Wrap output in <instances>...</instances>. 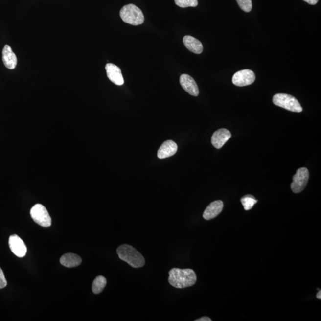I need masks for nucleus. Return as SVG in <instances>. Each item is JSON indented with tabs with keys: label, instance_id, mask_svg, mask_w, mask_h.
<instances>
[{
	"label": "nucleus",
	"instance_id": "nucleus-1",
	"mask_svg": "<svg viewBox=\"0 0 321 321\" xmlns=\"http://www.w3.org/2000/svg\"><path fill=\"white\" fill-rule=\"evenodd\" d=\"M196 275L192 269H180L174 268L169 271L168 282L177 289H184L196 283Z\"/></svg>",
	"mask_w": 321,
	"mask_h": 321
},
{
	"label": "nucleus",
	"instance_id": "nucleus-2",
	"mask_svg": "<svg viewBox=\"0 0 321 321\" xmlns=\"http://www.w3.org/2000/svg\"><path fill=\"white\" fill-rule=\"evenodd\" d=\"M117 253L119 258L133 268L142 267L145 264V258L142 254L131 245L124 244L119 246Z\"/></svg>",
	"mask_w": 321,
	"mask_h": 321
},
{
	"label": "nucleus",
	"instance_id": "nucleus-3",
	"mask_svg": "<svg viewBox=\"0 0 321 321\" xmlns=\"http://www.w3.org/2000/svg\"><path fill=\"white\" fill-rule=\"evenodd\" d=\"M120 16L123 22L133 26L140 25L145 20L142 10L132 4L124 5L120 10Z\"/></svg>",
	"mask_w": 321,
	"mask_h": 321
},
{
	"label": "nucleus",
	"instance_id": "nucleus-4",
	"mask_svg": "<svg viewBox=\"0 0 321 321\" xmlns=\"http://www.w3.org/2000/svg\"><path fill=\"white\" fill-rule=\"evenodd\" d=\"M273 103L276 106L290 111V112L300 113L302 112L299 102L294 96L286 93H277L273 96Z\"/></svg>",
	"mask_w": 321,
	"mask_h": 321
},
{
	"label": "nucleus",
	"instance_id": "nucleus-5",
	"mask_svg": "<svg viewBox=\"0 0 321 321\" xmlns=\"http://www.w3.org/2000/svg\"><path fill=\"white\" fill-rule=\"evenodd\" d=\"M30 216L35 222L44 228L51 226V218L48 211L43 205H35L30 209Z\"/></svg>",
	"mask_w": 321,
	"mask_h": 321
},
{
	"label": "nucleus",
	"instance_id": "nucleus-6",
	"mask_svg": "<svg viewBox=\"0 0 321 321\" xmlns=\"http://www.w3.org/2000/svg\"><path fill=\"white\" fill-rule=\"evenodd\" d=\"M309 179V173L305 167L300 168L293 178L291 189L295 193L302 192L307 186Z\"/></svg>",
	"mask_w": 321,
	"mask_h": 321
},
{
	"label": "nucleus",
	"instance_id": "nucleus-7",
	"mask_svg": "<svg viewBox=\"0 0 321 321\" xmlns=\"http://www.w3.org/2000/svg\"><path fill=\"white\" fill-rule=\"evenodd\" d=\"M255 74L249 69L237 71L232 76V84L237 87H245L252 84L255 81Z\"/></svg>",
	"mask_w": 321,
	"mask_h": 321
},
{
	"label": "nucleus",
	"instance_id": "nucleus-8",
	"mask_svg": "<svg viewBox=\"0 0 321 321\" xmlns=\"http://www.w3.org/2000/svg\"><path fill=\"white\" fill-rule=\"evenodd\" d=\"M9 244L11 251L19 258H23L27 253V247L25 243L18 235L13 234L10 236Z\"/></svg>",
	"mask_w": 321,
	"mask_h": 321
},
{
	"label": "nucleus",
	"instance_id": "nucleus-9",
	"mask_svg": "<svg viewBox=\"0 0 321 321\" xmlns=\"http://www.w3.org/2000/svg\"><path fill=\"white\" fill-rule=\"evenodd\" d=\"M107 77L113 84L118 86L124 84V79L121 69L112 63H108L106 66Z\"/></svg>",
	"mask_w": 321,
	"mask_h": 321
},
{
	"label": "nucleus",
	"instance_id": "nucleus-10",
	"mask_svg": "<svg viewBox=\"0 0 321 321\" xmlns=\"http://www.w3.org/2000/svg\"><path fill=\"white\" fill-rule=\"evenodd\" d=\"M180 83L184 91H186L190 95L197 96L199 95V91L195 80L186 74H182L180 77Z\"/></svg>",
	"mask_w": 321,
	"mask_h": 321
},
{
	"label": "nucleus",
	"instance_id": "nucleus-11",
	"mask_svg": "<svg viewBox=\"0 0 321 321\" xmlns=\"http://www.w3.org/2000/svg\"><path fill=\"white\" fill-rule=\"evenodd\" d=\"M231 134L229 130L221 129L214 132L211 138L212 145L215 148L220 149L223 147L228 141L230 139Z\"/></svg>",
	"mask_w": 321,
	"mask_h": 321
},
{
	"label": "nucleus",
	"instance_id": "nucleus-12",
	"mask_svg": "<svg viewBox=\"0 0 321 321\" xmlns=\"http://www.w3.org/2000/svg\"><path fill=\"white\" fill-rule=\"evenodd\" d=\"M178 145L173 140H167L162 144L158 151L157 156L160 159L174 156L178 151Z\"/></svg>",
	"mask_w": 321,
	"mask_h": 321
},
{
	"label": "nucleus",
	"instance_id": "nucleus-13",
	"mask_svg": "<svg viewBox=\"0 0 321 321\" xmlns=\"http://www.w3.org/2000/svg\"><path fill=\"white\" fill-rule=\"evenodd\" d=\"M224 204L222 201L213 202L206 207L203 214L205 220H211L217 217L223 211Z\"/></svg>",
	"mask_w": 321,
	"mask_h": 321
},
{
	"label": "nucleus",
	"instance_id": "nucleus-14",
	"mask_svg": "<svg viewBox=\"0 0 321 321\" xmlns=\"http://www.w3.org/2000/svg\"><path fill=\"white\" fill-rule=\"evenodd\" d=\"M2 61L5 67L12 70L17 66L18 59L16 55L9 46L5 45L2 50Z\"/></svg>",
	"mask_w": 321,
	"mask_h": 321
},
{
	"label": "nucleus",
	"instance_id": "nucleus-15",
	"mask_svg": "<svg viewBox=\"0 0 321 321\" xmlns=\"http://www.w3.org/2000/svg\"><path fill=\"white\" fill-rule=\"evenodd\" d=\"M183 44L191 52L196 54H201L203 51V44L194 37L191 36H184L183 38Z\"/></svg>",
	"mask_w": 321,
	"mask_h": 321
},
{
	"label": "nucleus",
	"instance_id": "nucleus-16",
	"mask_svg": "<svg viewBox=\"0 0 321 321\" xmlns=\"http://www.w3.org/2000/svg\"><path fill=\"white\" fill-rule=\"evenodd\" d=\"M60 262L61 264L67 268L78 267L81 264V258L76 254L68 253L61 257Z\"/></svg>",
	"mask_w": 321,
	"mask_h": 321
},
{
	"label": "nucleus",
	"instance_id": "nucleus-17",
	"mask_svg": "<svg viewBox=\"0 0 321 321\" xmlns=\"http://www.w3.org/2000/svg\"><path fill=\"white\" fill-rule=\"evenodd\" d=\"M107 279L103 276L99 275L96 276L93 281L92 290L94 294L98 295L102 292L106 287Z\"/></svg>",
	"mask_w": 321,
	"mask_h": 321
},
{
	"label": "nucleus",
	"instance_id": "nucleus-18",
	"mask_svg": "<svg viewBox=\"0 0 321 321\" xmlns=\"http://www.w3.org/2000/svg\"><path fill=\"white\" fill-rule=\"evenodd\" d=\"M240 201L246 211H249V210L252 208L254 204L258 203V200H256L255 198L251 195H247L243 196Z\"/></svg>",
	"mask_w": 321,
	"mask_h": 321
},
{
	"label": "nucleus",
	"instance_id": "nucleus-19",
	"mask_svg": "<svg viewBox=\"0 0 321 321\" xmlns=\"http://www.w3.org/2000/svg\"><path fill=\"white\" fill-rule=\"evenodd\" d=\"M174 1L177 5L182 8L195 7L198 4V0H174Z\"/></svg>",
	"mask_w": 321,
	"mask_h": 321
},
{
	"label": "nucleus",
	"instance_id": "nucleus-20",
	"mask_svg": "<svg viewBox=\"0 0 321 321\" xmlns=\"http://www.w3.org/2000/svg\"><path fill=\"white\" fill-rule=\"evenodd\" d=\"M241 9L245 12H250L252 9V0H236Z\"/></svg>",
	"mask_w": 321,
	"mask_h": 321
},
{
	"label": "nucleus",
	"instance_id": "nucleus-21",
	"mask_svg": "<svg viewBox=\"0 0 321 321\" xmlns=\"http://www.w3.org/2000/svg\"><path fill=\"white\" fill-rule=\"evenodd\" d=\"M7 281L5 277L3 271L0 268V289H3V288L7 286Z\"/></svg>",
	"mask_w": 321,
	"mask_h": 321
},
{
	"label": "nucleus",
	"instance_id": "nucleus-22",
	"mask_svg": "<svg viewBox=\"0 0 321 321\" xmlns=\"http://www.w3.org/2000/svg\"><path fill=\"white\" fill-rule=\"evenodd\" d=\"M303 1L308 2L309 4L315 5L317 4V2L319 0H303Z\"/></svg>",
	"mask_w": 321,
	"mask_h": 321
},
{
	"label": "nucleus",
	"instance_id": "nucleus-23",
	"mask_svg": "<svg viewBox=\"0 0 321 321\" xmlns=\"http://www.w3.org/2000/svg\"><path fill=\"white\" fill-rule=\"evenodd\" d=\"M212 320L211 318L208 317H204L203 318H199L198 320H196L195 321H211Z\"/></svg>",
	"mask_w": 321,
	"mask_h": 321
},
{
	"label": "nucleus",
	"instance_id": "nucleus-24",
	"mask_svg": "<svg viewBox=\"0 0 321 321\" xmlns=\"http://www.w3.org/2000/svg\"><path fill=\"white\" fill-rule=\"evenodd\" d=\"M321 290H320V291L318 292V293H317V298H318V299H320V300L321 299Z\"/></svg>",
	"mask_w": 321,
	"mask_h": 321
}]
</instances>
